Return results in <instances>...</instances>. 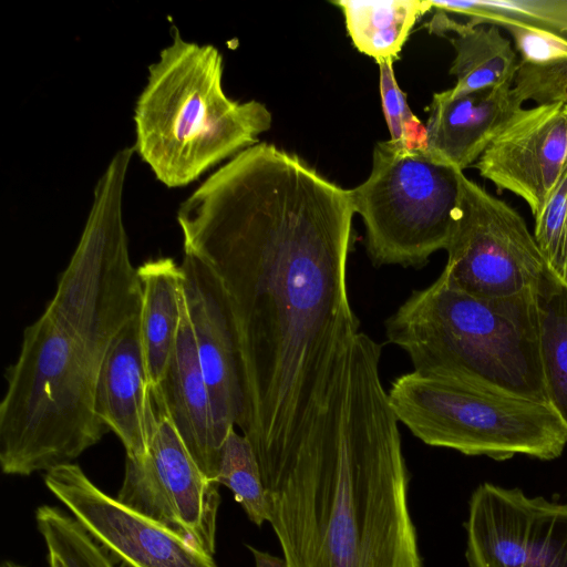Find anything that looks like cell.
Segmentation results:
<instances>
[{
	"label": "cell",
	"mask_w": 567,
	"mask_h": 567,
	"mask_svg": "<svg viewBox=\"0 0 567 567\" xmlns=\"http://www.w3.org/2000/svg\"><path fill=\"white\" fill-rule=\"evenodd\" d=\"M512 91L520 104H567V58L544 63L519 62Z\"/></svg>",
	"instance_id": "26"
},
{
	"label": "cell",
	"mask_w": 567,
	"mask_h": 567,
	"mask_svg": "<svg viewBox=\"0 0 567 567\" xmlns=\"http://www.w3.org/2000/svg\"><path fill=\"white\" fill-rule=\"evenodd\" d=\"M216 482L231 491L247 517L257 526L268 522L265 486L257 456L245 435L230 429L221 449Z\"/></svg>",
	"instance_id": "22"
},
{
	"label": "cell",
	"mask_w": 567,
	"mask_h": 567,
	"mask_svg": "<svg viewBox=\"0 0 567 567\" xmlns=\"http://www.w3.org/2000/svg\"><path fill=\"white\" fill-rule=\"evenodd\" d=\"M247 547L255 558L256 567H286L284 558H279L267 551H261L249 545H247Z\"/></svg>",
	"instance_id": "28"
},
{
	"label": "cell",
	"mask_w": 567,
	"mask_h": 567,
	"mask_svg": "<svg viewBox=\"0 0 567 567\" xmlns=\"http://www.w3.org/2000/svg\"><path fill=\"white\" fill-rule=\"evenodd\" d=\"M3 567H13V565H4Z\"/></svg>",
	"instance_id": "30"
},
{
	"label": "cell",
	"mask_w": 567,
	"mask_h": 567,
	"mask_svg": "<svg viewBox=\"0 0 567 567\" xmlns=\"http://www.w3.org/2000/svg\"><path fill=\"white\" fill-rule=\"evenodd\" d=\"M464 526L470 567H567V504L486 482Z\"/></svg>",
	"instance_id": "10"
},
{
	"label": "cell",
	"mask_w": 567,
	"mask_h": 567,
	"mask_svg": "<svg viewBox=\"0 0 567 567\" xmlns=\"http://www.w3.org/2000/svg\"><path fill=\"white\" fill-rule=\"evenodd\" d=\"M499 28L505 29L514 39L519 62L544 63L567 58V39L516 24H504Z\"/></svg>",
	"instance_id": "27"
},
{
	"label": "cell",
	"mask_w": 567,
	"mask_h": 567,
	"mask_svg": "<svg viewBox=\"0 0 567 567\" xmlns=\"http://www.w3.org/2000/svg\"><path fill=\"white\" fill-rule=\"evenodd\" d=\"M354 47L377 62L395 60L416 20L432 9L430 1L339 0Z\"/></svg>",
	"instance_id": "19"
},
{
	"label": "cell",
	"mask_w": 567,
	"mask_h": 567,
	"mask_svg": "<svg viewBox=\"0 0 567 567\" xmlns=\"http://www.w3.org/2000/svg\"><path fill=\"white\" fill-rule=\"evenodd\" d=\"M539 308L548 402L567 429V289L550 275L540 290Z\"/></svg>",
	"instance_id": "21"
},
{
	"label": "cell",
	"mask_w": 567,
	"mask_h": 567,
	"mask_svg": "<svg viewBox=\"0 0 567 567\" xmlns=\"http://www.w3.org/2000/svg\"><path fill=\"white\" fill-rule=\"evenodd\" d=\"M104 355L48 308L24 329L0 403L3 474L29 476L72 463L110 431L94 411Z\"/></svg>",
	"instance_id": "5"
},
{
	"label": "cell",
	"mask_w": 567,
	"mask_h": 567,
	"mask_svg": "<svg viewBox=\"0 0 567 567\" xmlns=\"http://www.w3.org/2000/svg\"><path fill=\"white\" fill-rule=\"evenodd\" d=\"M393 60L377 62L380 94L390 141L409 151H425L426 127L411 111L405 94L395 80Z\"/></svg>",
	"instance_id": "25"
},
{
	"label": "cell",
	"mask_w": 567,
	"mask_h": 567,
	"mask_svg": "<svg viewBox=\"0 0 567 567\" xmlns=\"http://www.w3.org/2000/svg\"><path fill=\"white\" fill-rule=\"evenodd\" d=\"M223 71L216 47L184 40L177 28L148 65L134 107V150L169 188L190 184L271 127L265 104L226 95Z\"/></svg>",
	"instance_id": "4"
},
{
	"label": "cell",
	"mask_w": 567,
	"mask_h": 567,
	"mask_svg": "<svg viewBox=\"0 0 567 567\" xmlns=\"http://www.w3.org/2000/svg\"><path fill=\"white\" fill-rule=\"evenodd\" d=\"M48 563L49 567H68V565L61 559V557L52 550L48 549Z\"/></svg>",
	"instance_id": "29"
},
{
	"label": "cell",
	"mask_w": 567,
	"mask_h": 567,
	"mask_svg": "<svg viewBox=\"0 0 567 567\" xmlns=\"http://www.w3.org/2000/svg\"><path fill=\"white\" fill-rule=\"evenodd\" d=\"M13 567H19V566H13Z\"/></svg>",
	"instance_id": "31"
},
{
	"label": "cell",
	"mask_w": 567,
	"mask_h": 567,
	"mask_svg": "<svg viewBox=\"0 0 567 567\" xmlns=\"http://www.w3.org/2000/svg\"><path fill=\"white\" fill-rule=\"evenodd\" d=\"M381 353L382 346L360 331L339 436L260 472L286 567H424Z\"/></svg>",
	"instance_id": "2"
},
{
	"label": "cell",
	"mask_w": 567,
	"mask_h": 567,
	"mask_svg": "<svg viewBox=\"0 0 567 567\" xmlns=\"http://www.w3.org/2000/svg\"><path fill=\"white\" fill-rule=\"evenodd\" d=\"M142 287L140 332L151 386L161 382L174 351L183 309V272L171 257L137 268Z\"/></svg>",
	"instance_id": "18"
},
{
	"label": "cell",
	"mask_w": 567,
	"mask_h": 567,
	"mask_svg": "<svg viewBox=\"0 0 567 567\" xmlns=\"http://www.w3.org/2000/svg\"><path fill=\"white\" fill-rule=\"evenodd\" d=\"M35 523L47 549L68 567H115L112 556L70 514L51 505L35 509Z\"/></svg>",
	"instance_id": "23"
},
{
	"label": "cell",
	"mask_w": 567,
	"mask_h": 567,
	"mask_svg": "<svg viewBox=\"0 0 567 567\" xmlns=\"http://www.w3.org/2000/svg\"><path fill=\"white\" fill-rule=\"evenodd\" d=\"M350 189L257 143L178 207L184 252L221 282L236 324L244 413L258 462L316 446L341 423L360 321L347 265Z\"/></svg>",
	"instance_id": "1"
},
{
	"label": "cell",
	"mask_w": 567,
	"mask_h": 567,
	"mask_svg": "<svg viewBox=\"0 0 567 567\" xmlns=\"http://www.w3.org/2000/svg\"><path fill=\"white\" fill-rule=\"evenodd\" d=\"M474 167L499 190L524 199L535 218L567 168V104L518 110Z\"/></svg>",
	"instance_id": "12"
},
{
	"label": "cell",
	"mask_w": 567,
	"mask_h": 567,
	"mask_svg": "<svg viewBox=\"0 0 567 567\" xmlns=\"http://www.w3.org/2000/svg\"><path fill=\"white\" fill-rule=\"evenodd\" d=\"M534 236L549 275L567 289V168L535 217Z\"/></svg>",
	"instance_id": "24"
},
{
	"label": "cell",
	"mask_w": 567,
	"mask_h": 567,
	"mask_svg": "<svg viewBox=\"0 0 567 567\" xmlns=\"http://www.w3.org/2000/svg\"><path fill=\"white\" fill-rule=\"evenodd\" d=\"M153 388L159 393L177 433L200 471L216 482L221 446L216 439L210 398L184 293L176 344L161 382Z\"/></svg>",
	"instance_id": "16"
},
{
	"label": "cell",
	"mask_w": 567,
	"mask_h": 567,
	"mask_svg": "<svg viewBox=\"0 0 567 567\" xmlns=\"http://www.w3.org/2000/svg\"><path fill=\"white\" fill-rule=\"evenodd\" d=\"M372 159L368 178L350 189L368 255L375 266L420 268L449 244L463 172L392 141L377 143Z\"/></svg>",
	"instance_id": "7"
},
{
	"label": "cell",
	"mask_w": 567,
	"mask_h": 567,
	"mask_svg": "<svg viewBox=\"0 0 567 567\" xmlns=\"http://www.w3.org/2000/svg\"><path fill=\"white\" fill-rule=\"evenodd\" d=\"M426 27L431 33L437 35L455 34L450 38L456 53L450 70L456 78L455 85L449 89L451 95L513 85L519 66V55L498 27L471 25L454 20L440 10H435Z\"/></svg>",
	"instance_id": "17"
},
{
	"label": "cell",
	"mask_w": 567,
	"mask_h": 567,
	"mask_svg": "<svg viewBox=\"0 0 567 567\" xmlns=\"http://www.w3.org/2000/svg\"><path fill=\"white\" fill-rule=\"evenodd\" d=\"M445 250L442 271L457 288L481 298L539 292L549 276L522 215L464 173Z\"/></svg>",
	"instance_id": "8"
},
{
	"label": "cell",
	"mask_w": 567,
	"mask_h": 567,
	"mask_svg": "<svg viewBox=\"0 0 567 567\" xmlns=\"http://www.w3.org/2000/svg\"><path fill=\"white\" fill-rule=\"evenodd\" d=\"M154 422L148 454L126 456L117 499L214 556L219 484L200 471L151 386Z\"/></svg>",
	"instance_id": "9"
},
{
	"label": "cell",
	"mask_w": 567,
	"mask_h": 567,
	"mask_svg": "<svg viewBox=\"0 0 567 567\" xmlns=\"http://www.w3.org/2000/svg\"><path fill=\"white\" fill-rule=\"evenodd\" d=\"M399 422L424 444L496 461L517 454L550 461L567 429L548 404L451 373L412 370L389 392Z\"/></svg>",
	"instance_id": "6"
},
{
	"label": "cell",
	"mask_w": 567,
	"mask_h": 567,
	"mask_svg": "<svg viewBox=\"0 0 567 567\" xmlns=\"http://www.w3.org/2000/svg\"><path fill=\"white\" fill-rule=\"evenodd\" d=\"M539 293L481 298L442 271L386 319V339L409 355L413 370L461 375L549 404Z\"/></svg>",
	"instance_id": "3"
},
{
	"label": "cell",
	"mask_w": 567,
	"mask_h": 567,
	"mask_svg": "<svg viewBox=\"0 0 567 567\" xmlns=\"http://www.w3.org/2000/svg\"><path fill=\"white\" fill-rule=\"evenodd\" d=\"M94 411L117 435L126 456H147L154 412L140 316L118 332L104 355L94 389Z\"/></svg>",
	"instance_id": "14"
},
{
	"label": "cell",
	"mask_w": 567,
	"mask_h": 567,
	"mask_svg": "<svg viewBox=\"0 0 567 567\" xmlns=\"http://www.w3.org/2000/svg\"><path fill=\"white\" fill-rule=\"evenodd\" d=\"M434 10L467 18L471 25L516 24L567 39V0H430Z\"/></svg>",
	"instance_id": "20"
},
{
	"label": "cell",
	"mask_w": 567,
	"mask_h": 567,
	"mask_svg": "<svg viewBox=\"0 0 567 567\" xmlns=\"http://www.w3.org/2000/svg\"><path fill=\"white\" fill-rule=\"evenodd\" d=\"M182 289L207 384L216 439L223 444L244 413L243 367L233 311L213 270L184 252Z\"/></svg>",
	"instance_id": "13"
},
{
	"label": "cell",
	"mask_w": 567,
	"mask_h": 567,
	"mask_svg": "<svg viewBox=\"0 0 567 567\" xmlns=\"http://www.w3.org/2000/svg\"><path fill=\"white\" fill-rule=\"evenodd\" d=\"M44 484L94 540L126 567H218L214 556L104 493L75 463L45 472Z\"/></svg>",
	"instance_id": "11"
},
{
	"label": "cell",
	"mask_w": 567,
	"mask_h": 567,
	"mask_svg": "<svg viewBox=\"0 0 567 567\" xmlns=\"http://www.w3.org/2000/svg\"><path fill=\"white\" fill-rule=\"evenodd\" d=\"M520 109L509 84L458 96L449 90L435 93L427 107L425 152L463 172Z\"/></svg>",
	"instance_id": "15"
}]
</instances>
